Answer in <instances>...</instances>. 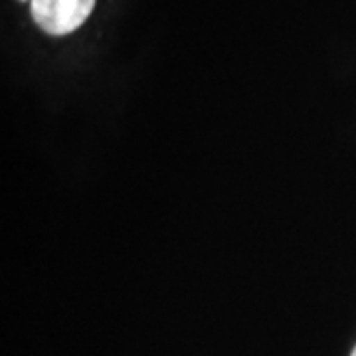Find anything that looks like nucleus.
<instances>
[{"label":"nucleus","instance_id":"1","mask_svg":"<svg viewBox=\"0 0 356 356\" xmlns=\"http://www.w3.org/2000/svg\"><path fill=\"white\" fill-rule=\"evenodd\" d=\"M95 0H32L34 22L51 36H65L88 20Z\"/></svg>","mask_w":356,"mask_h":356},{"label":"nucleus","instance_id":"2","mask_svg":"<svg viewBox=\"0 0 356 356\" xmlns=\"http://www.w3.org/2000/svg\"><path fill=\"white\" fill-rule=\"evenodd\" d=\"M350 356H356V346H355V350H353V355H350Z\"/></svg>","mask_w":356,"mask_h":356},{"label":"nucleus","instance_id":"3","mask_svg":"<svg viewBox=\"0 0 356 356\" xmlns=\"http://www.w3.org/2000/svg\"><path fill=\"white\" fill-rule=\"evenodd\" d=\"M20 2H26V0H20Z\"/></svg>","mask_w":356,"mask_h":356}]
</instances>
